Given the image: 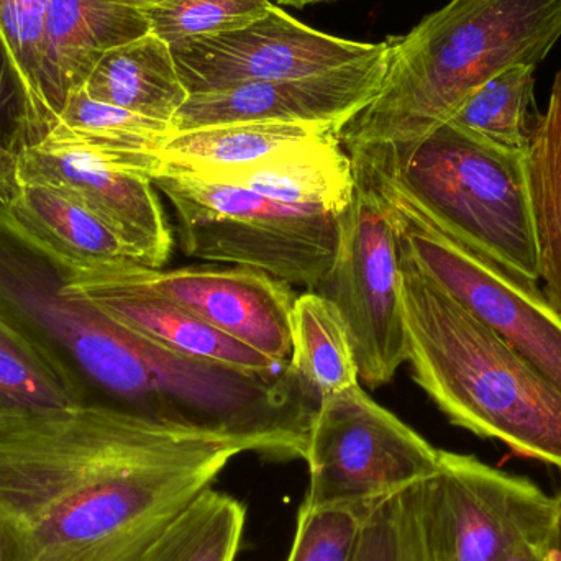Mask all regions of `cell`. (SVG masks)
Here are the masks:
<instances>
[{
    "mask_svg": "<svg viewBox=\"0 0 561 561\" xmlns=\"http://www.w3.org/2000/svg\"><path fill=\"white\" fill-rule=\"evenodd\" d=\"M379 46L310 28L273 3L243 28L186 39L171 45V51L193 95L332 71L368 58Z\"/></svg>",
    "mask_w": 561,
    "mask_h": 561,
    "instance_id": "10",
    "label": "cell"
},
{
    "mask_svg": "<svg viewBox=\"0 0 561 561\" xmlns=\"http://www.w3.org/2000/svg\"><path fill=\"white\" fill-rule=\"evenodd\" d=\"M419 484L369 507L353 561H428L419 517Z\"/></svg>",
    "mask_w": 561,
    "mask_h": 561,
    "instance_id": "27",
    "label": "cell"
},
{
    "mask_svg": "<svg viewBox=\"0 0 561 561\" xmlns=\"http://www.w3.org/2000/svg\"><path fill=\"white\" fill-rule=\"evenodd\" d=\"M48 10L49 0H0V26L49 131L51 125L39 95V71L45 51Z\"/></svg>",
    "mask_w": 561,
    "mask_h": 561,
    "instance_id": "30",
    "label": "cell"
},
{
    "mask_svg": "<svg viewBox=\"0 0 561 561\" xmlns=\"http://www.w3.org/2000/svg\"><path fill=\"white\" fill-rule=\"evenodd\" d=\"M553 496L526 477L474 455L440 451L437 470L419 484V517L428 561H503L547 543Z\"/></svg>",
    "mask_w": 561,
    "mask_h": 561,
    "instance_id": "9",
    "label": "cell"
},
{
    "mask_svg": "<svg viewBox=\"0 0 561 561\" xmlns=\"http://www.w3.org/2000/svg\"><path fill=\"white\" fill-rule=\"evenodd\" d=\"M388 53L385 42L368 58L332 71L190 95L171 131L240 122L317 124L340 131L378 94Z\"/></svg>",
    "mask_w": 561,
    "mask_h": 561,
    "instance_id": "11",
    "label": "cell"
},
{
    "mask_svg": "<svg viewBox=\"0 0 561 561\" xmlns=\"http://www.w3.org/2000/svg\"><path fill=\"white\" fill-rule=\"evenodd\" d=\"M440 451L356 382L322 399L313 414L304 455L309 484L300 506L366 514L432 477Z\"/></svg>",
    "mask_w": 561,
    "mask_h": 561,
    "instance_id": "7",
    "label": "cell"
},
{
    "mask_svg": "<svg viewBox=\"0 0 561 561\" xmlns=\"http://www.w3.org/2000/svg\"><path fill=\"white\" fill-rule=\"evenodd\" d=\"M362 154L391 206L399 243L419 268L561 391V313L539 283L519 278L432 224Z\"/></svg>",
    "mask_w": 561,
    "mask_h": 561,
    "instance_id": "8",
    "label": "cell"
},
{
    "mask_svg": "<svg viewBox=\"0 0 561 561\" xmlns=\"http://www.w3.org/2000/svg\"><path fill=\"white\" fill-rule=\"evenodd\" d=\"M82 91L94 101L170 127L191 95L181 81L171 46L151 33L105 53Z\"/></svg>",
    "mask_w": 561,
    "mask_h": 561,
    "instance_id": "18",
    "label": "cell"
},
{
    "mask_svg": "<svg viewBox=\"0 0 561 561\" xmlns=\"http://www.w3.org/2000/svg\"><path fill=\"white\" fill-rule=\"evenodd\" d=\"M170 134V125L94 101L78 88L38 147L81 154L108 170L153 181L164 171L158 153Z\"/></svg>",
    "mask_w": 561,
    "mask_h": 561,
    "instance_id": "16",
    "label": "cell"
},
{
    "mask_svg": "<svg viewBox=\"0 0 561 561\" xmlns=\"http://www.w3.org/2000/svg\"><path fill=\"white\" fill-rule=\"evenodd\" d=\"M330 134L339 130L327 125L280 122L213 125L171 131L158 154L164 170L174 173H216L253 167Z\"/></svg>",
    "mask_w": 561,
    "mask_h": 561,
    "instance_id": "19",
    "label": "cell"
},
{
    "mask_svg": "<svg viewBox=\"0 0 561 561\" xmlns=\"http://www.w3.org/2000/svg\"><path fill=\"white\" fill-rule=\"evenodd\" d=\"M5 213L35 242L71 266L134 262L101 220L58 191L25 184Z\"/></svg>",
    "mask_w": 561,
    "mask_h": 561,
    "instance_id": "20",
    "label": "cell"
},
{
    "mask_svg": "<svg viewBox=\"0 0 561 561\" xmlns=\"http://www.w3.org/2000/svg\"><path fill=\"white\" fill-rule=\"evenodd\" d=\"M550 557L553 561H561V471L560 490L557 496H553V516L550 524L549 540H547Z\"/></svg>",
    "mask_w": 561,
    "mask_h": 561,
    "instance_id": "32",
    "label": "cell"
},
{
    "mask_svg": "<svg viewBox=\"0 0 561 561\" xmlns=\"http://www.w3.org/2000/svg\"><path fill=\"white\" fill-rule=\"evenodd\" d=\"M287 363L317 404L359 382L345 320L335 304L313 290L294 300Z\"/></svg>",
    "mask_w": 561,
    "mask_h": 561,
    "instance_id": "21",
    "label": "cell"
},
{
    "mask_svg": "<svg viewBox=\"0 0 561 561\" xmlns=\"http://www.w3.org/2000/svg\"><path fill=\"white\" fill-rule=\"evenodd\" d=\"M154 0H49L39 95L49 125L112 48L150 33L145 9Z\"/></svg>",
    "mask_w": 561,
    "mask_h": 561,
    "instance_id": "15",
    "label": "cell"
},
{
    "mask_svg": "<svg viewBox=\"0 0 561 561\" xmlns=\"http://www.w3.org/2000/svg\"><path fill=\"white\" fill-rule=\"evenodd\" d=\"M272 0H154L145 9L151 35L176 45L243 28L262 19Z\"/></svg>",
    "mask_w": 561,
    "mask_h": 561,
    "instance_id": "26",
    "label": "cell"
},
{
    "mask_svg": "<svg viewBox=\"0 0 561 561\" xmlns=\"http://www.w3.org/2000/svg\"><path fill=\"white\" fill-rule=\"evenodd\" d=\"M537 66L516 65L484 82L450 122L506 150L527 153L536 112Z\"/></svg>",
    "mask_w": 561,
    "mask_h": 561,
    "instance_id": "24",
    "label": "cell"
},
{
    "mask_svg": "<svg viewBox=\"0 0 561 561\" xmlns=\"http://www.w3.org/2000/svg\"><path fill=\"white\" fill-rule=\"evenodd\" d=\"M366 514L343 507L309 510L300 506L286 561L355 560Z\"/></svg>",
    "mask_w": 561,
    "mask_h": 561,
    "instance_id": "28",
    "label": "cell"
},
{
    "mask_svg": "<svg viewBox=\"0 0 561 561\" xmlns=\"http://www.w3.org/2000/svg\"><path fill=\"white\" fill-rule=\"evenodd\" d=\"M19 154L0 145V210H7L22 193Z\"/></svg>",
    "mask_w": 561,
    "mask_h": 561,
    "instance_id": "31",
    "label": "cell"
},
{
    "mask_svg": "<svg viewBox=\"0 0 561 561\" xmlns=\"http://www.w3.org/2000/svg\"><path fill=\"white\" fill-rule=\"evenodd\" d=\"M85 404L76 382L0 312V412Z\"/></svg>",
    "mask_w": 561,
    "mask_h": 561,
    "instance_id": "25",
    "label": "cell"
},
{
    "mask_svg": "<svg viewBox=\"0 0 561 561\" xmlns=\"http://www.w3.org/2000/svg\"><path fill=\"white\" fill-rule=\"evenodd\" d=\"M503 561H553L549 553L547 543H536V546H527L517 550L513 556L507 557Z\"/></svg>",
    "mask_w": 561,
    "mask_h": 561,
    "instance_id": "33",
    "label": "cell"
},
{
    "mask_svg": "<svg viewBox=\"0 0 561 561\" xmlns=\"http://www.w3.org/2000/svg\"><path fill=\"white\" fill-rule=\"evenodd\" d=\"M276 5L283 7H296V9H302L307 5H316V3L333 2V0H272Z\"/></svg>",
    "mask_w": 561,
    "mask_h": 561,
    "instance_id": "34",
    "label": "cell"
},
{
    "mask_svg": "<svg viewBox=\"0 0 561 561\" xmlns=\"http://www.w3.org/2000/svg\"><path fill=\"white\" fill-rule=\"evenodd\" d=\"M190 176L245 187L279 203L336 217L348 206L355 186L352 158L343 150L339 134L307 141L253 167Z\"/></svg>",
    "mask_w": 561,
    "mask_h": 561,
    "instance_id": "17",
    "label": "cell"
},
{
    "mask_svg": "<svg viewBox=\"0 0 561 561\" xmlns=\"http://www.w3.org/2000/svg\"><path fill=\"white\" fill-rule=\"evenodd\" d=\"M153 184L170 201L178 242L191 259L260 270L309 289L332 268L339 243L333 214L168 170Z\"/></svg>",
    "mask_w": 561,
    "mask_h": 561,
    "instance_id": "5",
    "label": "cell"
},
{
    "mask_svg": "<svg viewBox=\"0 0 561 561\" xmlns=\"http://www.w3.org/2000/svg\"><path fill=\"white\" fill-rule=\"evenodd\" d=\"M540 283L561 313V69L526 153Z\"/></svg>",
    "mask_w": 561,
    "mask_h": 561,
    "instance_id": "22",
    "label": "cell"
},
{
    "mask_svg": "<svg viewBox=\"0 0 561 561\" xmlns=\"http://www.w3.org/2000/svg\"><path fill=\"white\" fill-rule=\"evenodd\" d=\"M560 38L561 0H450L389 39L381 88L340 141L346 150L414 144L504 69L539 66Z\"/></svg>",
    "mask_w": 561,
    "mask_h": 561,
    "instance_id": "2",
    "label": "cell"
},
{
    "mask_svg": "<svg viewBox=\"0 0 561 561\" xmlns=\"http://www.w3.org/2000/svg\"><path fill=\"white\" fill-rule=\"evenodd\" d=\"M20 180L71 197L101 220L138 265L161 270L174 236L153 181L108 170L81 154L35 147L19 154Z\"/></svg>",
    "mask_w": 561,
    "mask_h": 561,
    "instance_id": "12",
    "label": "cell"
},
{
    "mask_svg": "<svg viewBox=\"0 0 561 561\" xmlns=\"http://www.w3.org/2000/svg\"><path fill=\"white\" fill-rule=\"evenodd\" d=\"M46 134L48 125L0 26V145L20 154L38 145Z\"/></svg>",
    "mask_w": 561,
    "mask_h": 561,
    "instance_id": "29",
    "label": "cell"
},
{
    "mask_svg": "<svg viewBox=\"0 0 561 561\" xmlns=\"http://www.w3.org/2000/svg\"><path fill=\"white\" fill-rule=\"evenodd\" d=\"M352 158V199L339 217L335 260L313 293L342 313L352 340L359 379L388 385L405 363L401 260L391 206L368 161Z\"/></svg>",
    "mask_w": 561,
    "mask_h": 561,
    "instance_id": "6",
    "label": "cell"
},
{
    "mask_svg": "<svg viewBox=\"0 0 561 561\" xmlns=\"http://www.w3.org/2000/svg\"><path fill=\"white\" fill-rule=\"evenodd\" d=\"M362 151L447 236L519 278L540 283L526 153L497 147L454 122L411 145Z\"/></svg>",
    "mask_w": 561,
    "mask_h": 561,
    "instance_id": "4",
    "label": "cell"
},
{
    "mask_svg": "<svg viewBox=\"0 0 561 561\" xmlns=\"http://www.w3.org/2000/svg\"><path fill=\"white\" fill-rule=\"evenodd\" d=\"M0 561H10L9 540L0 526Z\"/></svg>",
    "mask_w": 561,
    "mask_h": 561,
    "instance_id": "35",
    "label": "cell"
},
{
    "mask_svg": "<svg viewBox=\"0 0 561 561\" xmlns=\"http://www.w3.org/2000/svg\"><path fill=\"white\" fill-rule=\"evenodd\" d=\"M247 451L107 405L0 412L10 561H138Z\"/></svg>",
    "mask_w": 561,
    "mask_h": 561,
    "instance_id": "1",
    "label": "cell"
},
{
    "mask_svg": "<svg viewBox=\"0 0 561 561\" xmlns=\"http://www.w3.org/2000/svg\"><path fill=\"white\" fill-rule=\"evenodd\" d=\"M399 240V239H398ZM405 362L455 427L561 471V391L399 243Z\"/></svg>",
    "mask_w": 561,
    "mask_h": 561,
    "instance_id": "3",
    "label": "cell"
},
{
    "mask_svg": "<svg viewBox=\"0 0 561 561\" xmlns=\"http://www.w3.org/2000/svg\"><path fill=\"white\" fill-rule=\"evenodd\" d=\"M140 266L130 260L69 265L66 289L84 297L115 322L173 352L259 375L286 368L287 363L273 362L151 289L141 279Z\"/></svg>",
    "mask_w": 561,
    "mask_h": 561,
    "instance_id": "13",
    "label": "cell"
},
{
    "mask_svg": "<svg viewBox=\"0 0 561 561\" xmlns=\"http://www.w3.org/2000/svg\"><path fill=\"white\" fill-rule=\"evenodd\" d=\"M247 507L214 488L201 493L138 561H236Z\"/></svg>",
    "mask_w": 561,
    "mask_h": 561,
    "instance_id": "23",
    "label": "cell"
},
{
    "mask_svg": "<svg viewBox=\"0 0 561 561\" xmlns=\"http://www.w3.org/2000/svg\"><path fill=\"white\" fill-rule=\"evenodd\" d=\"M151 289L206 320L214 329L268 356L276 363L290 358L289 284L260 270L180 268L140 266Z\"/></svg>",
    "mask_w": 561,
    "mask_h": 561,
    "instance_id": "14",
    "label": "cell"
}]
</instances>
